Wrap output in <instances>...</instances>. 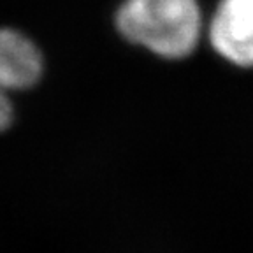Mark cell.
<instances>
[{
    "label": "cell",
    "instance_id": "obj_4",
    "mask_svg": "<svg viewBox=\"0 0 253 253\" xmlns=\"http://www.w3.org/2000/svg\"><path fill=\"white\" fill-rule=\"evenodd\" d=\"M12 122V104L9 93L0 86V132L5 130Z\"/></svg>",
    "mask_w": 253,
    "mask_h": 253
},
{
    "label": "cell",
    "instance_id": "obj_1",
    "mask_svg": "<svg viewBox=\"0 0 253 253\" xmlns=\"http://www.w3.org/2000/svg\"><path fill=\"white\" fill-rule=\"evenodd\" d=\"M116 28L128 42L167 60L190 56L204 34L199 0H125Z\"/></svg>",
    "mask_w": 253,
    "mask_h": 253
},
{
    "label": "cell",
    "instance_id": "obj_2",
    "mask_svg": "<svg viewBox=\"0 0 253 253\" xmlns=\"http://www.w3.org/2000/svg\"><path fill=\"white\" fill-rule=\"evenodd\" d=\"M206 32L218 56L253 69V0H220Z\"/></svg>",
    "mask_w": 253,
    "mask_h": 253
},
{
    "label": "cell",
    "instance_id": "obj_3",
    "mask_svg": "<svg viewBox=\"0 0 253 253\" xmlns=\"http://www.w3.org/2000/svg\"><path fill=\"white\" fill-rule=\"evenodd\" d=\"M42 74V55L37 46L12 28H0V86L7 93L27 90Z\"/></svg>",
    "mask_w": 253,
    "mask_h": 253
}]
</instances>
